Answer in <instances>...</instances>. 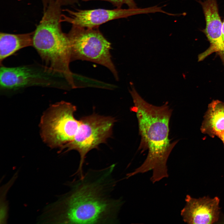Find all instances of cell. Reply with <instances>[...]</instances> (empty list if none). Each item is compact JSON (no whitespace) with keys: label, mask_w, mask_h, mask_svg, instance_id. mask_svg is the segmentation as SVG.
Returning a JSON list of instances; mask_svg holds the SVG:
<instances>
[{"label":"cell","mask_w":224,"mask_h":224,"mask_svg":"<svg viewBox=\"0 0 224 224\" xmlns=\"http://www.w3.org/2000/svg\"><path fill=\"white\" fill-rule=\"evenodd\" d=\"M115 164L89 169L82 179L66 184L69 190L44 209L42 223L116 224L124 203L112 196L117 183L113 176Z\"/></svg>","instance_id":"cell-1"},{"label":"cell","mask_w":224,"mask_h":224,"mask_svg":"<svg viewBox=\"0 0 224 224\" xmlns=\"http://www.w3.org/2000/svg\"><path fill=\"white\" fill-rule=\"evenodd\" d=\"M130 86L129 92L134 105L131 110L136 113L141 138L139 149H147L148 153L142 164L126 176L128 178L152 170L150 180L154 184L168 177L167 161L177 143L171 142L169 138L172 110L167 102L160 106L148 103L140 96L132 83Z\"/></svg>","instance_id":"cell-2"},{"label":"cell","mask_w":224,"mask_h":224,"mask_svg":"<svg viewBox=\"0 0 224 224\" xmlns=\"http://www.w3.org/2000/svg\"><path fill=\"white\" fill-rule=\"evenodd\" d=\"M51 1L44 7L43 16L34 31L33 45L46 67L63 76L75 88L69 68L70 49L67 34L61 27V7Z\"/></svg>","instance_id":"cell-3"},{"label":"cell","mask_w":224,"mask_h":224,"mask_svg":"<svg viewBox=\"0 0 224 224\" xmlns=\"http://www.w3.org/2000/svg\"><path fill=\"white\" fill-rule=\"evenodd\" d=\"M99 27L89 28L72 25L67 34L71 62L86 60L103 65L119 80L118 72L111 60V43L104 37Z\"/></svg>","instance_id":"cell-4"},{"label":"cell","mask_w":224,"mask_h":224,"mask_svg":"<svg viewBox=\"0 0 224 224\" xmlns=\"http://www.w3.org/2000/svg\"><path fill=\"white\" fill-rule=\"evenodd\" d=\"M76 107L62 101L52 105L43 114L40 123L42 140L52 148L60 150L72 141L80 125L74 117Z\"/></svg>","instance_id":"cell-5"},{"label":"cell","mask_w":224,"mask_h":224,"mask_svg":"<svg viewBox=\"0 0 224 224\" xmlns=\"http://www.w3.org/2000/svg\"><path fill=\"white\" fill-rule=\"evenodd\" d=\"M80 120V125L73 139L60 152L65 149V152L74 150L78 152L79 164L73 175L77 174L82 179L84 175L83 167L86 154L111 136L116 120L114 117L94 114L83 117Z\"/></svg>","instance_id":"cell-6"},{"label":"cell","mask_w":224,"mask_h":224,"mask_svg":"<svg viewBox=\"0 0 224 224\" xmlns=\"http://www.w3.org/2000/svg\"><path fill=\"white\" fill-rule=\"evenodd\" d=\"M156 6L145 8L135 9L116 8L109 10L97 9L91 10L77 9L63 10L67 14L62 13L61 21L86 28L99 27L108 21L139 14L155 13L158 12Z\"/></svg>","instance_id":"cell-7"},{"label":"cell","mask_w":224,"mask_h":224,"mask_svg":"<svg viewBox=\"0 0 224 224\" xmlns=\"http://www.w3.org/2000/svg\"><path fill=\"white\" fill-rule=\"evenodd\" d=\"M60 75L44 66L41 68L31 65L8 67L1 66L0 86L2 90H15L31 86L55 85L52 76Z\"/></svg>","instance_id":"cell-8"},{"label":"cell","mask_w":224,"mask_h":224,"mask_svg":"<svg viewBox=\"0 0 224 224\" xmlns=\"http://www.w3.org/2000/svg\"><path fill=\"white\" fill-rule=\"evenodd\" d=\"M205 17L206 26L203 31L210 42L209 47L199 55L203 60L214 52H217L224 61V42L222 36V22L217 0H199Z\"/></svg>","instance_id":"cell-9"},{"label":"cell","mask_w":224,"mask_h":224,"mask_svg":"<svg viewBox=\"0 0 224 224\" xmlns=\"http://www.w3.org/2000/svg\"><path fill=\"white\" fill-rule=\"evenodd\" d=\"M186 205L181 211L184 221L188 224H212L217 222L219 213V199L204 197L196 199L187 195Z\"/></svg>","instance_id":"cell-10"},{"label":"cell","mask_w":224,"mask_h":224,"mask_svg":"<svg viewBox=\"0 0 224 224\" xmlns=\"http://www.w3.org/2000/svg\"><path fill=\"white\" fill-rule=\"evenodd\" d=\"M34 31L25 33H0V62L23 48L33 46Z\"/></svg>","instance_id":"cell-11"},{"label":"cell","mask_w":224,"mask_h":224,"mask_svg":"<svg viewBox=\"0 0 224 224\" xmlns=\"http://www.w3.org/2000/svg\"><path fill=\"white\" fill-rule=\"evenodd\" d=\"M201 130L213 137L224 132V102L214 100L209 104Z\"/></svg>","instance_id":"cell-12"},{"label":"cell","mask_w":224,"mask_h":224,"mask_svg":"<svg viewBox=\"0 0 224 224\" xmlns=\"http://www.w3.org/2000/svg\"><path fill=\"white\" fill-rule=\"evenodd\" d=\"M84 1H104L110 2L117 8H121L124 4L127 5L128 8L135 9L138 8L134 0H82Z\"/></svg>","instance_id":"cell-13"},{"label":"cell","mask_w":224,"mask_h":224,"mask_svg":"<svg viewBox=\"0 0 224 224\" xmlns=\"http://www.w3.org/2000/svg\"><path fill=\"white\" fill-rule=\"evenodd\" d=\"M44 6L47 4L50 1L53 0L62 6L73 5L78 3V0H42Z\"/></svg>","instance_id":"cell-14"},{"label":"cell","mask_w":224,"mask_h":224,"mask_svg":"<svg viewBox=\"0 0 224 224\" xmlns=\"http://www.w3.org/2000/svg\"><path fill=\"white\" fill-rule=\"evenodd\" d=\"M222 36L223 41L224 42V18L222 21Z\"/></svg>","instance_id":"cell-15"},{"label":"cell","mask_w":224,"mask_h":224,"mask_svg":"<svg viewBox=\"0 0 224 224\" xmlns=\"http://www.w3.org/2000/svg\"><path fill=\"white\" fill-rule=\"evenodd\" d=\"M218 137L221 139L224 144V132L220 134Z\"/></svg>","instance_id":"cell-16"}]
</instances>
